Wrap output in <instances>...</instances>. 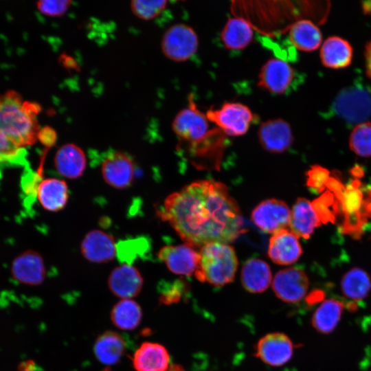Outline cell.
I'll list each match as a JSON object with an SVG mask.
<instances>
[{"label": "cell", "mask_w": 371, "mask_h": 371, "mask_svg": "<svg viewBox=\"0 0 371 371\" xmlns=\"http://www.w3.org/2000/svg\"><path fill=\"white\" fill-rule=\"evenodd\" d=\"M158 215L192 247L228 244L243 231L240 208L227 186L212 179L192 182L168 195Z\"/></svg>", "instance_id": "1"}, {"label": "cell", "mask_w": 371, "mask_h": 371, "mask_svg": "<svg viewBox=\"0 0 371 371\" xmlns=\"http://www.w3.org/2000/svg\"><path fill=\"white\" fill-rule=\"evenodd\" d=\"M41 109L14 91L0 95V162L19 164L25 148L38 140Z\"/></svg>", "instance_id": "2"}, {"label": "cell", "mask_w": 371, "mask_h": 371, "mask_svg": "<svg viewBox=\"0 0 371 371\" xmlns=\"http://www.w3.org/2000/svg\"><path fill=\"white\" fill-rule=\"evenodd\" d=\"M194 272L196 278L215 286L227 284L234 279L238 260L234 249L228 244L210 243L201 247Z\"/></svg>", "instance_id": "3"}, {"label": "cell", "mask_w": 371, "mask_h": 371, "mask_svg": "<svg viewBox=\"0 0 371 371\" xmlns=\"http://www.w3.org/2000/svg\"><path fill=\"white\" fill-rule=\"evenodd\" d=\"M327 115L337 117L349 126L365 122L371 117V89L361 81L342 89L334 98Z\"/></svg>", "instance_id": "4"}, {"label": "cell", "mask_w": 371, "mask_h": 371, "mask_svg": "<svg viewBox=\"0 0 371 371\" xmlns=\"http://www.w3.org/2000/svg\"><path fill=\"white\" fill-rule=\"evenodd\" d=\"M205 115L222 132L234 137L245 134L255 120L247 106L236 102H225L219 108L211 106Z\"/></svg>", "instance_id": "5"}, {"label": "cell", "mask_w": 371, "mask_h": 371, "mask_svg": "<svg viewBox=\"0 0 371 371\" xmlns=\"http://www.w3.org/2000/svg\"><path fill=\"white\" fill-rule=\"evenodd\" d=\"M199 40L189 25L177 23L164 34L161 46L163 54L169 60L183 62L192 58L198 49Z\"/></svg>", "instance_id": "6"}, {"label": "cell", "mask_w": 371, "mask_h": 371, "mask_svg": "<svg viewBox=\"0 0 371 371\" xmlns=\"http://www.w3.org/2000/svg\"><path fill=\"white\" fill-rule=\"evenodd\" d=\"M209 126L206 115L199 111L192 95L189 97L188 106L178 112L172 124L175 134L193 146L206 138L210 133Z\"/></svg>", "instance_id": "7"}, {"label": "cell", "mask_w": 371, "mask_h": 371, "mask_svg": "<svg viewBox=\"0 0 371 371\" xmlns=\"http://www.w3.org/2000/svg\"><path fill=\"white\" fill-rule=\"evenodd\" d=\"M251 218L262 231L273 234L289 226L291 210L284 201L269 199L256 206Z\"/></svg>", "instance_id": "8"}, {"label": "cell", "mask_w": 371, "mask_h": 371, "mask_svg": "<svg viewBox=\"0 0 371 371\" xmlns=\"http://www.w3.org/2000/svg\"><path fill=\"white\" fill-rule=\"evenodd\" d=\"M309 280L306 273L297 267L279 271L273 279L272 287L276 295L286 303H296L306 295Z\"/></svg>", "instance_id": "9"}, {"label": "cell", "mask_w": 371, "mask_h": 371, "mask_svg": "<svg viewBox=\"0 0 371 371\" xmlns=\"http://www.w3.org/2000/svg\"><path fill=\"white\" fill-rule=\"evenodd\" d=\"M256 357L271 366L286 363L293 354V344L284 333L275 332L262 337L256 344Z\"/></svg>", "instance_id": "10"}, {"label": "cell", "mask_w": 371, "mask_h": 371, "mask_svg": "<svg viewBox=\"0 0 371 371\" xmlns=\"http://www.w3.org/2000/svg\"><path fill=\"white\" fill-rule=\"evenodd\" d=\"M295 78L294 69L285 60L271 58L261 67L258 85L271 93L284 94Z\"/></svg>", "instance_id": "11"}, {"label": "cell", "mask_w": 371, "mask_h": 371, "mask_svg": "<svg viewBox=\"0 0 371 371\" xmlns=\"http://www.w3.org/2000/svg\"><path fill=\"white\" fill-rule=\"evenodd\" d=\"M101 171L104 181L114 188L125 189L133 182L134 163L123 152L115 151L108 155L102 163Z\"/></svg>", "instance_id": "12"}, {"label": "cell", "mask_w": 371, "mask_h": 371, "mask_svg": "<svg viewBox=\"0 0 371 371\" xmlns=\"http://www.w3.org/2000/svg\"><path fill=\"white\" fill-rule=\"evenodd\" d=\"M11 275L14 280L30 286L41 284L46 276V268L41 255L34 250H27L12 261Z\"/></svg>", "instance_id": "13"}, {"label": "cell", "mask_w": 371, "mask_h": 371, "mask_svg": "<svg viewBox=\"0 0 371 371\" xmlns=\"http://www.w3.org/2000/svg\"><path fill=\"white\" fill-rule=\"evenodd\" d=\"M157 256L171 272L183 276L194 273L199 258L194 247L186 243L164 246L159 249Z\"/></svg>", "instance_id": "14"}, {"label": "cell", "mask_w": 371, "mask_h": 371, "mask_svg": "<svg viewBox=\"0 0 371 371\" xmlns=\"http://www.w3.org/2000/svg\"><path fill=\"white\" fill-rule=\"evenodd\" d=\"M258 137L262 147L271 153H282L292 144L293 137L290 124L282 119L261 123Z\"/></svg>", "instance_id": "15"}, {"label": "cell", "mask_w": 371, "mask_h": 371, "mask_svg": "<svg viewBox=\"0 0 371 371\" xmlns=\"http://www.w3.org/2000/svg\"><path fill=\"white\" fill-rule=\"evenodd\" d=\"M83 257L93 263H105L116 255V244L113 237L100 229L89 232L80 243Z\"/></svg>", "instance_id": "16"}, {"label": "cell", "mask_w": 371, "mask_h": 371, "mask_svg": "<svg viewBox=\"0 0 371 371\" xmlns=\"http://www.w3.org/2000/svg\"><path fill=\"white\" fill-rule=\"evenodd\" d=\"M302 253L298 237L290 229L276 232L269 239L268 255L276 264L291 265L299 259Z\"/></svg>", "instance_id": "17"}, {"label": "cell", "mask_w": 371, "mask_h": 371, "mask_svg": "<svg viewBox=\"0 0 371 371\" xmlns=\"http://www.w3.org/2000/svg\"><path fill=\"white\" fill-rule=\"evenodd\" d=\"M108 286L115 295L129 299L140 293L143 278L136 267L132 265L122 264L111 272Z\"/></svg>", "instance_id": "18"}, {"label": "cell", "mask_w": 371, "mask_h": 371, "mask_svg": "<svg viewBox=\"0 0 371 371\" xmlns=\"http://www.w3.org/2000/svg\"><path fill=\"white\" fill-rule=\"evenodd\" d=\"M57 172L64 177L75 179L83 175L87 166L84 150L74 143L62 145L54 157Z\"/></svg>", "instance_id": "19"}, {"label": "cell", "mask_w": 371, "mask_h": 371, "mask_svg": "<svg viewBox=\"0 0 371 371\" xmlns=\"http://www.w3.org/2000/svg\"><path fill=\"white\" fill-rule=\"evenodd\" d=\"M321 223L311 201L298 198L291 210L290 230L298 238L308 239Z\"/></svg>", "instance_id": "20"}, {"label": "cell", "mask_w": 371, "mask_h": 371, "mask_svg": "<svg viewBox=\"0 0 371 371\" xmlns=\"http://www.w3.org/2000/svg\"><path fill=\"white\" fill-rule=\"evenodd\" d=\"M170 356L164 346L144 342L135 351L133 363L137 371H168Z\"/></svg>", "instance_id": "21"}, {"label": "cell", "mask_w": 371, "mask_h": 371, "mask_svg": "<svg viewBox=\"0 0 371 371\" xmlns=\"http://www.w3.org/2000/svg\"><path fill=\"white\" fill-rule=\"evenodd\" d=\"M37 199L41 206L50 212H58L66 206L69 199L67 183L57 178L41 180L36 190Z\"/></svg>", "instance_id": "22"}, {"label": "cell", "mask_w": 371, "mask_h": 371, "mask_svg": "<svg viewBox=\"0 0 371 371\" xmlns=\"http://www.w3.org/2000/svg\"><path fill=\"white\" fill-rule=\"evenodd\" d=\"M240 279L246 291L260 293L267 290L271 284L272 274L266 262L254 258L248 259L243 265Z\"/></svg>", "instance_id": "23"}, {"label": "cell", "mask_w": 371, "mask_h": 371, "mask_svg": "<svg viewBox=\"0 0 371 371\" xmlns=\"http://www.w3.org/2000/svg\"><path fill=\"white\" fill-rule=\"evenodd\" d=\"M353 49L350 44L339 36H330L323 43L320 50L322 64L332 69L349 66L352 62Z\"/></svg>", "instance_id": "24"}, {"label": "cell", "mask_w": 371, "mask_h": 371, "mask_svg": "<svg viewBox=\"0 0 371 371\" xmlns=\"http://www.w3.org/2000/svg\"><path fill=\"white\" fill-rule=\"evenodd\" d=\"M254 32L251 25L240 17L229 18L221 33L223 45L228 49L239 50L251 42Z\"/></svg>", "instance_id": "25"}, {"label": "cell", "mask_w": 371, "mask_h": 371, "mask_svg": "<svg viewBox=\"0 0 371 371\" xmlns=\"http://www.w3.org/2000/svg\"><path fill=\"white\" fill-rule=\"evenodd\" d=\"M289 40L295 48L304 52L317 49L322 36L319 29L311 21L300 20L289 27Z\"/></svg>", "instance_id": "26"}, {"label": "cell", "mask_w": 371, "mask_h": 371, "mask_svg": "<svg viewBox=\"0 0 371 371\" xmlns=\"http://www.w3.org/2000/svg\"><path fill=\"white\" fill-rule=\"evenodd\" d=\"M343 303L335 299L324 300L315 310L311 324L322 334H328L337 327L343 313Z\"/></svg>", "instance_id": "27"}, {"label": "cell", "mask_w": 371, "mask_h": 371, "mask_svg": "<svg viewBox=\"0 0 371 371\" xmlns=\"http://www.w3.org/2000/svg\"><path fill=\"white\" fill-rule=\"evenodd\" d=\"M125 349L122 337L113 331H106L96 339L94 353L97 359L106 365L116 363L122 357Z\"/></svg>", "instance_id": "28"}, {"label": "cell", "mask_w": 371, "mask_h": 371, "mask_svg": "<svg viewBox=\"0 0 371 371\" xmlns=\"http://www.w3.org/2000/svg\"><path fill=\"white\" fill-rule=\"evenodd\" d=\"M341 289L345 297L353 301H359L369 293L371 280L362 269L352 268L344 275Z\"/></svg>", "instance_id": "29"}, {"label": "cell", "mask_w": 371, "mask_h": 371, "mask_svg": "<svg viewBox=\"0 0 371 371\" xmlns=\"http://www.w3.org/2000/svg\"><path fill=\"white\" fill-rule=\"evenodd\" d=\"M142 313L139 305L131 299H123L113 308L111 318L113 324L122 330H133L140 323Z\"/></svg>", "instance_id": "30"}, {"label": "cell", "mask_w": 371, "mask_h": 371, "mask_svg": "<svg viewBox=\"0 0 371 371\" xmlns=\"http://www.w3.org/2000/svg\"><path fill=\"white\" fill-rule=\"evenodd\" d=\"M349 146L359 156H371V122H365L355 126L350 135Z\"/></svg>", "instance_id": "31"}, {"label": "cell", "mask_w": 371, "mask_h": 371, "mask_svg": "<svg viewBox=\"0 0 371 371\" xmlns=\"http://www.w3.org/2000/svg\"><path fill=\"white\" fill-rule=\"evenodd\" d=\"M164 0H133L130 7L133 14L137 18L149 21L159 16L167 6Z\"/></svg>", "instance_id": "32"}, {"label": "cell", "mask_w": 371, "mask_h": 371, "mask_svg": "<svg viewBox=\"0 0 371 371\" xmlns=\"http://www.w3.org/2000/svg\"><path fill=\"white\" fill-rule=\"evenodd\" d=\"M144 241L142 238L127 240L116 244V254L120 260L129 264L139 254V249L144 247Z\"/></svg>", "instance_id": "33"}, {"label": "cell", "mask_w": 371, "mask_h": 371, "mask_svg": "<svg viewBox=\"0 0 371 371\" xmlns=\"http://www.w3.org/2000/svg\"><path fill=\"white\" fill-rule=\"evenodd\" d=\"M70 0H46L36 3L38 10L47 16H61L64 15L71 6Z\"/></svg>", "instance_id": "34"}, {"label": "cell", "mask_w": 371, "mask_h": 371, "mask_svg": "<svg viewBox=\"0 0 371 371\" xmlns=\"http://www.w3.org/2000/svg\"><path fill=\"white\" fill-rule=\"evenodd\" d=\"M328 174L327 170L319 166H313L307 172L308 187L316 191H321L326 183Z\"/></svg>", "instance_id": "35"}, {"label": "cell", "mask_w": 371, "mask_h": 371, "mask_svg": "<svg viewBox=\"0 0 371 371\" xmlns=\"http://www.w3.org/2000/svg\"><path fill=\"white\" fill-rule=\"evenodd\" d=\"M362 196L361 192L355 187L348 188L342 198L343 207L348 213L355 212L361 206Z\"/></svg>", "instance_id": "36"}, {"label": "cell", "mask_w": 371, "mask_h": 371, "mask_svg": "<svg viewBox=\"0 0 371 371\" xmlns=\"http://www.w3.org/2000/svg\"><path fill=\"white\" fill-rule=\"evenodd\" d=\"M38 139L47 147L52 146L56 139V132L50 127H44L40 130Z\"/></svg>", "instance_id": "37"}, {"label": "cell", "mask_w": 371, "mask_h": 371, "mask_svg": "<svg viewBox=\"0 0 371 371\" xmlns=\"http://www.w3.org/2000/svg\"><path fill=\"white\" fill-rule=\"evenodd\" d=\"M182 286L181 284L179 285L176 283L175 286L170 288L168 291H163L161 299V301L166 304H170L172 302H177L181 297L180 289Z\"/></svg>", "instance_id": "38"}, {"label": "cell", "mask_w": 371, "mask_h": 371, "mask_svg": "<svg viewBox=\"0 0 371 371\" xmlns=\"http://www.w3.org/2000/svg\"><path fill=\"white\" fill-rule=\"evenodd\" d=\"M365 59L366 74L371 80V41L366 45Z\"/></svg>", "instance_id": "39"}, {"label": "cell", "mask_w": 371, "mask_h": 371, "mask_svg": "<svg viewBox=\"0 0 371 371\" xmlns=\"http://www.w3.org/2000/svg\"><path fill=\"white\" fill-rule=\"evenodd\" d=\"M363 12L366 14H371V1H365L361 3Z\"/></svg>", "instance_id": "40"}, {"label": "cell", "mask_w": 371, "mask_h": 371, "mask_svg": "<svg viewBox=\"0 0 371 371\" xmlns=\"http://www.w3.org/2000/svg\"><path fill=\"white\" fill-rule=\"evenodd\" d=\"M168 371H186L183 368L177 364L171 365Z\"/></svg>", "instance_id": "41"}]
</instances>
